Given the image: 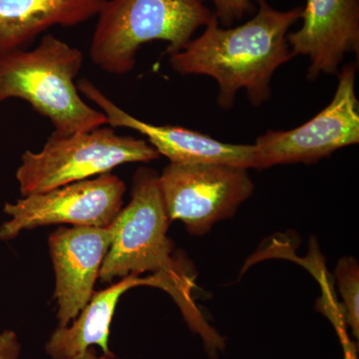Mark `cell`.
Returning <instances> with one entry per match:
<instances>
[{"label": "cell", "mask_w": 359, "mask_h": 359, "mask_svg": "<svg viewBox=\"0 0 359 359\" xmlns=\"http://www.w3.org/2000/svg\"><path fill=\"white\" fill-rule=\"evenodd\" d=\"M302 27L287 35L292 57L308 56L311 81L337 75L346 53L359 54V0H306Z\"/></svg>", "instance_id": "8fae6325"}, {"label": "cell", "mask_w": 359, "mask_h": 359, "mask_svg": "<svg viewBox=\"0 0 359 359\" xmlns=\"http://www.w3.org/2000/svg\"><path fill=\"white\" fill-rule=\"evenodd\" d=\"M78 91L95 103L112 128H128L147 137L149 143L175 164L228 165L242 169H256L255 146L237 145L215 140L208 135L177 126H157L137 119L110 100L87 78L79 80Z\"/></svg>", "instance_id": "30bf717a"}, {"label": "cell", "mask_w": 359, "mask_h": 359, "mask_svg": "<svg viewBox=\"0 0 359 359\" xmlns=\"http://www.w3.org/2000/svg\"><path fill=\"white\" fill-rule=\"evenodd\" d=\"M342 348H344V359H358V344L353 340L342 346Z\"/></svg>", "instance_id": "ac0fdd59"}, {"label": "cell", "mask_w": 359, "mask_h": 359, "mask_svg": "<svg viewBox=\"0 0 359 359\" xmlns=\"http://www.w3.org/2000/svg\"><path fill=\"white\" fill-rule=\"evenodd\" d=\"M355 63L339 70L334 99L308 122L289 131H268L257 139L256 169L316 163L359 142V101Z\"/></svg>", "instance_id": "52a82bcc"}, {"label": "cell", "mask_w": 359, "mask_h": 359, "mask_svg": "<svg viewBox=\"0 0 359 359\" xmlns=\"http://www.w3.org/2000/svg\"><path fill=\"white\" fill-rule=\"evenodd\" d=\"M335 276L344 306H340L344 323L356 339L359 337V266L353 257H344L337 264Z\"/></svg>", "instance_id": "5bb4252c"}, {"label": "cell", "mask_w": 359, "mask_h": 359, "mask_svg": "<svg viewBox=\"0 0 359 359\" xmlns=\"http://www.w3.org/2000/svg\"><path fill=\"white\" fill-rule=\"evenodd\" d=\"M106 0H0V54L27 49L53 26L71 27L98 15Z\"/></svg>", "instance_id": "4fadbf2b"}, {"label": "cell", "mask_w": 359, "mask_h": 359, "mask_svg": "<svg viewBox=\"0 0 359 359\" xmlns=\"http://www.w3.org/2000/svg\"><path fill=\"white\" fill-rule=\"evenodd\" d=\"M252 20L237 27L223 28L216 16L205 32L183 50L170 55V65L181 75H207L219 86L217 103L230 110L240 90L252 106L271 97V81L278 67L292 59L287 35L301 20L302 7L276 11L266 0H256Z\"/></svg>", "instance_id": "6da1fadb"}, {"label": "cell", "mask_w": 359, "mask_h": 359, "mask_svg": "<svg viewBox=\"0 0 359 359\" xmlns=\"http://www.w3.org/2000/svg\"><path fill=\"white\" fill-rule=\"evenodd\" d=\"M207 0H106L89 56L104 72L128 74L144 44L167 42L170 55L183 50L214 16Z\"/></svg>", "instance_id": "277c9868"}, {"label": "cell", "mask_w": 359, "mask_h": 359, "mask_svg": "<svg viewBox=\"0 0 359 359\" xmlns=\"http://www.w3.org/2000/svg\"><path fill=\"white\" fill-rule=\"evenodd\" d=\"M115 233L113 222L104 228L60 226L49 236L58 327L69 325L88 304Z\"/></svg>", "instance_id": "9c48e42d"}, {"label": "cell", "mask_w": 359, "mask_h": 359, "mask_svg": "<svg viewBox=\"0 0 359 359\" xmlns=\"http://www.w3.org/2000/svg\"><path fill=\"white\" fill-rule=\"evenodd\" d=\"M215 6L214 14L219 25L231 27L235 23L244 20L256 7L252 0H211Z\"/></svg>", "instance_id": "9a60e30c"}, {"label": "cell", "mask_w": 359, "mask_h": 359, "mask_svg": "<svg viewBox=\"0 0 359 359\" xmlns=\"http://www.w3.org/2000/svg\"><path fill=\"white\" fill-rule=\"evenodd\" d=\"M159 158L147 141L120 136L105 125L68 136L52 133L39 152L23 153L16 180L21 195L26 197L109 173L120 165Z\"/></svg>", "instance_id": "5b68a950"}, {"label": "cell", "mask_w": 359, "mask_h": 359, "mask_svg": "<svg viewBox=\"0 0 359 359\" xmlns=\"http://www.w3.org/2000/svg\"><path fill=\"white\" fill-rule=\"evenodd\" d=\"M125 193L124 182L109 172L6 203L4 211L11 219L0 226V240L49 224L108 226L121 211Z\"/></svg>", "instance_id": "ba28073f"}, {"label": "cell", "mask_w": 359, "mask_h": 359, "mask_svg": "<svg viewBox=\"0 0 359 359\" xmlns=\"http://www.w3.org/2000/svg\"><path fill=\"white\" fill-rule=\"evenodd\" d=\"M84 55L52 34L42 37L32 50L0 54V103L21 99L47 118L54 134L68 136L108 125L102 111L82 100L75 79Z\"/></svg>", "instance_id": "3957f363"}, {"label": "cell", "mask_w": 359, "mask_h": 359, "mask_svg": "<svg viewBox=\"0 0 359 359\" xmlns=\"http://www.w3.org/2000/svg\"><path fill=\"white\" fill-rule=\"evenodd\" d=\"M21 344L13 330L0 332V359H20Z\"/></svg>", "instance_id": "2e32d148"}, {"label": "cell", "mask_w": 359, "mask_h": 359, "mask_svg": "<svg viewBox=\"0 0 359 359\" xmlns=\"http://www.w3.org/2000/svg\"><path fill=\"white\" fill-rule=\"evenodd\" d=\"M67 359H116L114 354H105L102 353L101 355L97 354L94 347H90L85 353L79 354V355L74 356V358Z\"/></svg>", "instance_id": "e0dca14e"}, {"label": "cell", "mask_w": 359, "mask_h": 359, "mask_svg": "<svg viewBox=\"0 0 359 359\" xmlns=\"http://www.w3.org/2000/svg\"><path fill=\"white\" fill-rule=\"evenodd\" d=\"M159 185L169 221H181L194 236L231 218L255 190L248 170L209 163H170Z\"/></svg>", "instance_id": "8992f818"}, {"label": "cell", "mask_w": 359, "mask_h": 359, "mask_svg": "<svg viewBox=\"0 0 359 359\" xmlns=\"http://www.w3.org/2000/svg\"><path fill=\"white\" fill-rule=\"evenodd\" d=\"M139 285H149L169 292L167 283L160 276L141 278L136 273H131L124 276L107 289L94 292L88 304L69 325L57 327L45 344V353L51 359H67L96 346L100 347L103 353L112 354L109 348V334L116 306L123 294Z\"/></svg>", "instance_id": "7c38bea8"}, {"label": "cell", "mask_w": 359, "mask_h": 359, "mask_svg": "<svg viewBox=\"0 0 359 359\" xmlns=\"http://www.w3.org/2000/svg\"><path fill=\"white\" fill-rule=\"evenodd\" d=\"M114 240L101 266L99 278L110 283L146 271L160 276L178 304L189 328L202 339L205 353L216 358L226 348V339L205 320L192 297L195 273L172 256L173 245L167 231L168 219L159 185V174L140 168L134 175L131 201L114 219Z\"/></svg>", "instance_id": "7a4b0ae2"}]
</instances>
